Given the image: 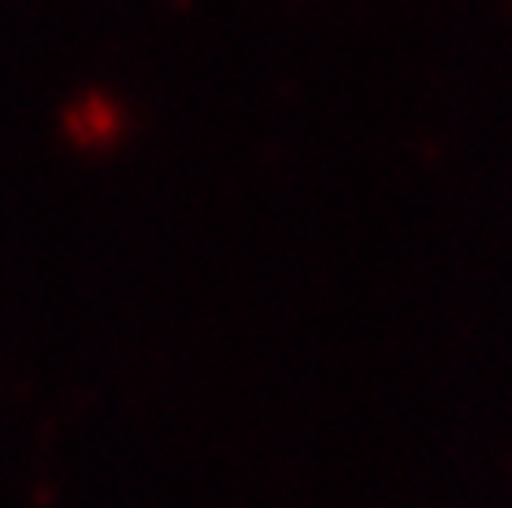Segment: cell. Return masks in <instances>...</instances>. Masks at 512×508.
I'll use <instances>...</instances> for the list:
<instances>
[{
  "instance_id": "1",
  "label": "cell",
  "mask_w": 512,
  "mask_h": 508,
  "mask_svg": "<svg viewBox=\"0 0 512 508\" xmlns=\"http://www.w3.org/2000/svg\"><path fill=\"white\" fill-rule=\"evenodd\" d=\"M66 126H70V135L74 139H113L122 131V113L113 100H100V96H83V100H74L70 113H66Z\"/></svg>"
}]
</instances>
